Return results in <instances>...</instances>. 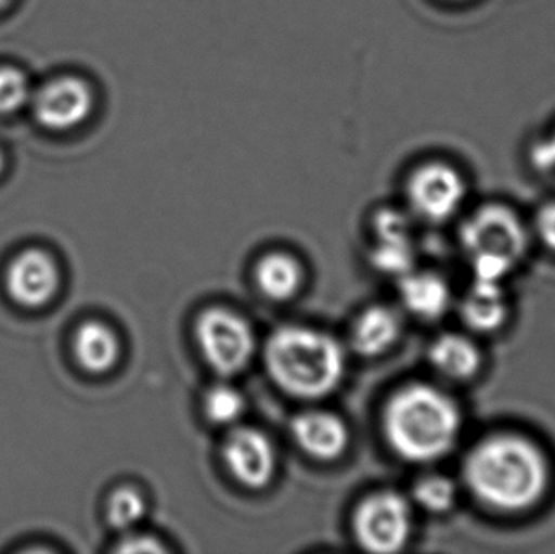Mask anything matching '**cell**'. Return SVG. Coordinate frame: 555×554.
Masks as SVG:
<instances>
[{
  "mask_svg": "<svg viewBox=\"0 0 555 554\" xmlns=\"http://www.w3.org/2000/svg\"><path fill=\"white\" fill-rule=\"evenodd\" d=\"M466 484L489 506L520 511L546 490L547 465L540 449L518 436L481 442L465 462Z\"/></svg>",
  "mask_w": 555,
  "mask_h": 554,
  "instance_id": "cell-1",
  "label": "cell"
},
{
  "mask_svg": "<svg viewBox=\"0 0 555 554\" xmlns=\"http://www.w3.org/2000/svg\"><path fill=\"white\" fill-rule=\"evenodd\" d=\"M462 418L446 394L426 384L404 387L388 403L385 433L398 455L410 462H433L452 451Z\"/></svg>",
  "mask_w": 555,
  "mask_h": 554,
  "instance_id": "cell-2",
  "label": "cell"
},
{
  "mask_svg": "<svg viewBox=\"0 0 555 554\" xmlns=\"http://www.w3.org/2000/svg\"><path fill=\"white\" fill-rule=\"evenodd\" d=\"M270 376L300 399H319L336 389L345 371L341 345L323 332L299 325L278 328L266 348Z\"/></svg>",
  "mask_w": 555,
  "mask_h": 554,
  "instance_id": "cell-3",
  "label": "cell"
},
{
  "mask_svg": "<svg viewBox=\"0 0 555 554\" xmlns=\"http://www.w3.org/2000/svg\"><path fill=\"white\" fill-rule=\"evenodd\" d=\"M197 340L205 360L221 376L243 371L256 350L250 325L228 309H208L198 318Z\"/></svg>",
  "mask_w": 555,
  "mask_h": 554,
  "instance_id": "cell-4",
  "label": "cell"
},
{
  "mask_svg": "<svg viewBox=\"0 0 555 554\" xmlns=\"http://www.w3.org/2000/svg\"><path fill=\"white\" fill-rule=\"evenodd\" d=\"M463 247L472 259H495L515 266L524 256L527 234L514 211L501 205L479 208L463 224Z\"/></svg>",
  "mask_w": 555,
  "mask_h": 554,
  "instance_id": "cell-5",
  "label": "cell"
},
{
  "mask_svg": "<svg viewBox=\"0 0 555 554\" xmlns=\"http://www.w3.org/2000/svg\"><path fill=\"white\" fill-rule=\"evenodd\" d=\"M410 530V506L391 491L367 498L356 513V537L372 553L400 552L406 545Z\"/></svg>",
  "mask_w": 555,
  "mask_h": 554,
  "instance_id": "cell-6",
  "label": "cell"
},
{
  "mask_svg": "<svg viewBox=\"0 0 555 554\" xmlns=\"http://www.w3.org/2000/svg\"><path fill=\"white\" fill-rule=\"evenodd\" d=\"M408 197L417 215L429 221H443L462 205L465 182L452 166L427 163L411 176Z\"/></svg>",
  "mask_w": 555,
  "mask_h": 554,
  "instance_id": "cell-7",
  "label": "cell"
},
{
  "mask_svg": "<svg viewBox=\"0 0 555 554\" xmlns=\"http://www.w3.org/2000/svg\"><path fill=\"white\" fill-rule=\"evenodd\" d=\"M31 103L33 114L41 126L67 130L88 119L94 100L87 81L77 77H59L33 93Z\"/></svg>",
  "mask_w": 555,
  "mask_h": 554,
  "instance_id": "cell-8",
  "label": "cell"
},
{
  "mask_svg": "<svg viewBox=\"0 0 555 554\" xmlns=\"http://www.w3.org/2000/svg\"><path fill=\"white\" fill-rule=\"evenodd\" d=\"M224 459L234 477L249 488L267 487L275 474V449L259 429L231 433L224 445Z\"/></svg>",
  "mask_w": 555,
  "mask_h": 554,
  "instance_id": "cell-9",
  "label": "cell"
},
{
  "mask_svg": "<svg viewBox=\"0 0 555 554\" xmlns=\"http://www.w3.org/2000/svg\"><path fill=\"white\" fill-rule=\"evenodd\" d=\"M57 285V267L42 250L29 249L20 254L7 272L10 296L28 308L46 305L54 296Z\"/></svg>",
  "mask_w": 555,
  "mask_h": 554,
  "instance_id": "cell-10",
  "label": "cell"
},
{
  "mask_svg": "<svg viewBox=\"0 0 555 554\" xmlns=\"http://www.w3.org/2000/svg\"><path fill=\"white\" fill-rule=\"evenodd\" d=\"M291 429L297 445L307 454L320 461L339 458L349 441L348 428L343 420L322 410H313L297 416Z\"/></svg>",
  "mask_w": 555,
  "mask_h": 554,
  "instance_id": "cell-11",
  "label": "cell"
},
{
  "mask_svg": "<svg viewBox=\"0 0 555 554\" xmlns=\"http://www.w3.org/2000/svg\"><path fill=\"white\" fill-rule=\"evenodd\" d=\"M400 293L408 311L417 318L433 321L449 309V286L433 273H408L401 280Z\"/></svg>",
  "mask_w": 555,
  "mask_h": 554,
  "instance_id": "cell-12",
  "label": "cell"
},
{
  "mask_svg": "<svg viewBox=\"0 0 555 554\" xmlns=\"http://www.w3.org/2000/svg\"><path fill=\"white\" fill-rule=\"evenodd\" d=\"M400 318L387 306L367 309L356 322L352 345L362 357H377L387 351L400 335Z\"/></svg>",
  "mask_w": 555,
  "mask_h": 554,
  "instance_id": "cell-13",
  "label": "cell"
},
{
  "mask_svg": "<svg viewBox=\"0 0 555 554\" xmlns=\"http://www.w3.org/2000/svg\"><path fill=\"white\" fill-rule=\"evenodd\" d=\"M75 355L78 363L90 373H106L119 357V342L106 325L101 322H87L75 335Z\"/></svg>",
  "mask_w": 555,
  "mask_h": 554,
  "instance_id": "cell-14",
  "label": "cell"
},
{
  "mask_svg": "<svg viewBox=\"0 0 555 554\" xmlns=\"http://www.w3.org/2000/svg\"><path fill=\"white\" fill-rule=\"evenodd\" d=\"M462 314L469 327L479 332H492L501 327L507 315L501 285L473 283L462 305Z\"/></svg>",
  "mask_w": 555,
  "mask_h": 554,
  "instance_id": "cell-15",
  "label": "cell"
},
{
  "mask_svg": "<svg viewBox=\"0 0 555 554\" xmlns=\"http://www.w3.org/2000/svg\"><path fill=\"white\" fill-rule=\"evenodd\" d=\"M434 366L453 379H466L478 371L481 364L478 348L459 335H443L430 347Z\"/></svg>",
  "mask_w": 555,
  "mask_h": 554,
  "instance_id": "cell-16",
  "label": "cell"
},
{
  "mask_svg": "<svg viewBox=\"0 0 555 554\" xmlns=\"http://www.w3.org/2000/svg\"><path fill=\"white\" fill-rule=\"evenodd\" d=\"M257 282L269 298L286 301L300 288L302 270L293 257L270 254L257 267Z\"/></svg>",
  "mask_w": 555,
  "mask_h": 554,
  "instance_id": "cell-17",
  "label": "cell"
},
{
  "mask_svg": "<svg viewBox=\"0 0 555 554\" xmlns=\"http://www.w3.org/2000/svg\"><path fill=\"white\" fill-rule=\"evenodd\" d=\"M372 266L387 275L404 276L414 266L411 241H378L371 256Z\"/></svg>",
  "mask_w": 555,
  "mask_h": 554,
  "instance_id": "cell-18",
  "label": "cell"
},
{
  "mask_svg": "<svg viewBox=\"0 0 555 554\" xmlns=\"http://www.w3.org/2000/svg\"><path fill=\"white\" fill-rule=\"evenodd\" d=\"M243 394L228 384H218L208 390L205 397V412L208 418L217 425H231L237 422L244 413Z\"/></svg>",
  "mask_w": 555,
  "mask_h": 554,
  "instance_id": "cell-19",
  "label": "cell"
},
{
  "mask_svg": "<svg viewBox=\"0 0 555 554\" xmlns=\"http://www.w3.org/2000/svg\"><path fill=\"white\" fill-rule=\"evenodd\" d=\"M146 503L142 494L133 488H119L114 491L107 504V519L117 530L132 529L145 516Z\"/></svg>",
  "mask_w": 555,
  "mask_h": 554,
  "instance_id": "cell-20",
  "label": "cell"
},
{
  "mask_svg": "<svg viewBox=\"0 0 555 554\" xmlns=\"http://www.w3.org/2000/svg\"><path fill=\"white\" fill-rule=\"evenodd\" d=\"M414 500L429 513H446L455 503V485L449 478L434 475L424 478L414 488Z\"/></svg>",
  "mask_w": 555,
  "mask_h": 554,
  "instance_id": "cell-21",
  "label": "cell"
},
{
  "mask_svg": "<svg viewBox=\"0 0 555 554\" xmlns=\"http://www.w3.org/2000/svg\"><path fill=\"white\" fill-rule=\"evenodd\" d=\"M28 78L18 68L0 67V114H10L31 101Z\"/></svg>",
  "mask_w": 555,
  "mask_h": 554,
  "instance_id": "cell-22",
  "label": "cell"
},
{
  "mask_svg": "<svg viewBox=\"0 0 555 554\" xmlns=\"http://www.w3.org/2000/svg\"><path fill=\"white\" fill-rule=\"evenodd\" d=\"M378 241H411V224L403 211L385 208L375 217Z\"/></svg>",
  "mask_w": 555,
  "mask_h": 554,
  "instance_id": "cell-23",
  "label": "cell"
},
{
  "mask_svg": "<svg viewBox=\"0 0 555 554\" xmlns=\"http://www.w3.org/2000/svg\"><path fill=\"white\" fill-rule=\"evenodd\" d=\"M531 162L541 171H554L555 169V132L550 139L537 143L531 150Z\"/></svg>",
  "mask_w": 555,
  "mask_h": 554,
  "instance_id": "cell-24",
  "label": "cell"
},
{
  "mask_svg": "<svg viewBox=\"0 0 555 554\" xmlns=\"http://www.w3.org/2000/svg\"><path fill=\"white\" fill-rule=\"evenodd\" d=\"M120 553H165V546L158 540L150 539V537H130L124 542L122 546L117 549Z\"/></svg>",
  "mask_w": 555,
  "mask_h": 554,
  "instance_id": "cell-25",
  "label": "cell"
},
{
  "mask_svg": "<svg viewBox=\"0 0 555 554\" xmlns=\"http://www.w3.org/2000/svg\"><path fill=\"white\" fill-rule=\"evenodd\" d=\"M538 231L544 243L555 250V204L547 205L538 217Z\"/></svg>",
  "mask_w": 555,
  "mask_h": 554,
  "instance_id": "cell-26",
  "label": "cell"
},
{
  "mask_svg": "<svg viewBox=\"0 0 555 554\" xmlns=\"http://www.w3.org/2000/svg\"><path fill=\"white\" fill-rule=\"evenodd\" d=\"M12 0H0V9H5Z\"/></svg>",
  "mask_w": 555,
  "mask_h": 554,
  "instance_id": "cell-27",
  "label": "cell"
},
{
  "mask_svg": "<svg viewBox=\"0 0 555 554\" xmlns=\"http://www.w3.org/2000/svg\"><path fill=\"white\" fill-rule=\"evenodd\" d=\"M2 168H3V156H2V152H0V171H2Z\"/></svg>",
  "mask_w": 555,
  "mask_h": 554,
  "instance_id": "cell-28",
  "label": "cell"
}]
</instances>
